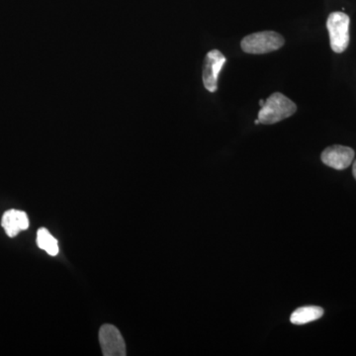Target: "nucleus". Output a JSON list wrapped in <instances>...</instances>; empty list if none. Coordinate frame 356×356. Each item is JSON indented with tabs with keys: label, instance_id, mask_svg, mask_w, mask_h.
I'll use <instances>...</instances> for the list:
<instances>
[{
	"label": "nucleus",
	"instance_id": "3",
	"mask_svg": "<svg viewBox=\"0 0 356 356\" xmlns=\"http://www.w3.org/2000/svg\"><path fill=\"white\" fill-rule=\"evenodd\" d=\"M350 17L346 13L330 14L327 28L331 40L332 50L334 53H343L348 49L350 44Z\"/></svg>",
	"mask_w": 356,
	"mask_h": 356
},
{
	"label": "nucleus",
	"instance_id": "4",
	"mask_svg": "<svg viewBox=\"0 0 356 356\" xmlns=\"http://www.w3.org/2000/svg\"><path fill=\"white\" fill-rule=\"evenodd\" d=\"M226 62V57L220 51L212 50L206 55L203 65V83L210 92H216L218 77Z\"/></svg>",
	"mask_w": 356,
	"mask_h": 356
},
{
	"label": "nucleus",
	"instance_id": "2",
	"mask_svg": "<svg viewBox=\"0 0 356 356\" xmlns=\"http://www.w3.org/2000/svg\"><path fill=\"white\" fill-rule=\"evenodd\" d=\"M285 43V40L278 33L264 31L254 33L243 39L241 48L247 54L262 55L277 51Z\"/></svg>",
	"mask_w": 356,
	"mask_h": 356
},
{
	"label": "nucleus",
	"instance_id": "7",
	"mask_svg": "<svg viewBox=\"0 0 356 356\" xmlns=\"http://www.w3.org/2000/svg\"><path fill=\"white\" fill-rule=\"evenodd\" d=\"M1 226L6 229L7 236L14 238L19 232L29 228V219L23 211L8 210L2 217Z\"/></svg>",
	"mask_w": 356,
	"mask_h": 356
},
{
	"label": "nucleus",
	"instance_id": "12",
	"mask_svg": "<svg viewBox=\"0 0 356 356\" xmlns=\"http://www.w3.org/2000/svg\"><path fill=\"white\" fill-rule=\"evenodd\" d=\"M254 124H255V125H259V119H257V120L254 121Z\"/></svg>",
	"mask_w": 356,
	"mask_h": 356
},
{
	"label": "nucleus",
	"instance_id": "6",
	"mask_svg": "<svg viewBox=\"0 0 356 356\" xmlns=\"http://www.w3.org/2000/svg\"><path fill=\"white\" fill-rule=\"evenodd\" d=\"M321 159L325 165L334 170H343L353 163L355 151L350 147L336 145L327 147L323 152Z\"/></svg>",
	"mask_w": 356,
	"mask_h": 356
},
{
	"label": "nucleus",
	"instance_id": "11",
	"mask_svg": "<svg viewBox=\"0 0 356 356\" xmlns=\"http://www.w3.org/2000/svg\"><path fill=\"white\" fill-rule=\"evenodd\" d=\"M264 102H266V100H259V106L262 107L264 105Z\"/></svg>",
	"mask_w": 356,
	"mask_h": 356
},
{
	"label": "nucleus",
	"instance_id": "1",
	"mask_svg": "<svg viewBox=\"0 0 356 356\" xmlns=\"http://www.w3.org/2000/svg\"><path fill=\"white\" fill-rule=\"evenodd\" d=\"M297 106L282 93L275 92L269 96L259 112V123L264 125L278 123L289 118L296 112Z\"/></svg>",
	"mask_w": 356,
	"mask_h": 356
},
{
	"label": "nucleus",
	"instance_id": "9",
	"mask_svg": "<svg viewBox=\"0 0 356 356\" xmlns=\"http://www.w3.org/2000/svg\"><path fill=\"white\" fill-rule=\"evenodd\" d=\"M37 245L51 257H56L58 254V241L51 235L50 232L47 229H39L37 233Z\"/></svg>",
	"mask_w": 356,
	"mask_h": 356
},
{
	"label": "nucleus",
	"instance_id": "5",
	"mask_svg": "<svg viewBox=\"0 0 356 356\" xmlns=\"http://www.w3.org/2000/svg\"><path fill=\"white\" fill-rule=\"evenodd\" d=\"M99 341L104 356H125L127 355L123 337L114 325H102L99 331Z\"/></svg>",
	"mask_w": 356,
	"mask_h": 356
},
{
	"label": "nucleus",
	"instance_id": "10",
	"mask_svg": "<svg viewBox=\"0 0 356 356\" xmlns=\"http://www.w3.org/2000/svg\"><path fill=\"white\" fill-rule=\"evenodd\" d=\"M353 177H355V178L356 179V161H355V163H353Z\"/></svg>",
	"mask_w": 356,
	"mask_h": 356
},
{
	"label": "nucleus",
	"instance_id": "8",
	"mask_svg": "<svg viewBox=\"0 0 356 356\" xmlns=\"http://www.w3.org/2000/svg\"><path fill=\"white\" fill-rule=\"evenodd\" d=\"M323 315H324V310L321 307H302L293 312L290 321L294 325H305L318 320L323 317Z\"/></svg>",
	"mask_w": 356,
	"mask_h": 356
}]
</instances>
